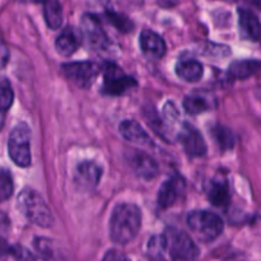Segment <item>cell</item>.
I'll return each instance as SVG.
<instances>
[{
	"mask_svg": "<svg viewBox=\"0 0 261 261\" xmlns=\"http://www.w3.org/2000/svg\"><path fill=\"white\" fill-rule=\"evenodd\" d=\"M142 226V212L137 205L122 203L115 206L110 219V236L117 245H126L137 237Z\"/></svg>",
	"mask_w": 261,
	"mask_h": 261,
	"instance_id": "obj_1",
	"label": "cell"
},
{
	"mask_svg": "<svg viewBox=\"0 0 261 261\" xmlns=\"http://www.w3.org/2000/svg\"><path fill=\"white\" fill-rule=\"evenodd\" d=\"M18 209L33 224L48 228L54 224V216L42 196L32 189H24L18 195Z\"/></svg>",
	"mask_w": 261,
	"mask_h": 261,
	"instance_id": "obj_2",
	"label": "cell"
},
{
	"mask_svg": "<svg viewBox=\"0 0 261 261\" xmlns=\"http://www.w3.org/2000/svg\"><path fill=\"white\" fill-rule=\"evenodd\" d=\"M188 226L196 239L203 242L214 241L223 232L221 217L208 211H195L189 214Z\"/></svg>",
	"mask_w": 261,
	"mask_h": 261,
	"instance_id": "obj_3",
	"label": "cell"
},
{
	"mask_svg": "<svg viewBox=\"0 0 261 261\" xmlns=\"http://www.w3.org/2000/svg\"><path fill=\"white\" fill-rule=\"evenodd\" d=\"M8 150L17 166L28 167L31 165V130L27 124L20 122L13 127L8 140Z\"/></svg>",
	"mask_w": 261,
	"mask_h": 261,
	"instance_id": "obj_4",
	"label": "cell"
},
{
	"mask_svg": "<svg viewBox=\"0 0 261 261\" xmlns=\"http://www.w3.org/2000/svg\"><path fill=\"white\" fill-rule=\"evenodd\" d=\"M163 237H165L167 252H170L171 256L175 259L193 261L200 254L196 244L186 232L171 227L166 229Z\"/></svg>",
	"mask_w": 261,
	"mask_h": 261,
	"instance_id": "obj_5",
	"label": "cell"
},
{
	"mask_svg": "<svg viewBox=\"0 0 261 261\" xmlns=\"http://www.w3.org/2000/svg\"><path fill=\"white\" fill-rule=\"evenodd\" d=\"M103 92L110 96H120L138 86L133 76L122 71L115 63H106L103 65Z\"/></svg>",
	"mask_w": 261,
	"mask_h": 261,
	"instance_id": "obj_6",
	"label": "cell"
},
{
	"mask_svg": "<svg viewBox=\"0 0 261 261\" xmlns=\"http://www.w3.org/2000/svg\"><path fill=\"white\" fill-rule=\"evenodd\" d=\"M61 71L66 79L82 89L91 88L98 75V66L92 61H74L61 66Z\"/></svg>",
	"mask_w": 261,
	"mask_h": 261,
	"instance_id": "obj_7",
	"label": "cell"
},
{
	"mask_svg": "<svg viewBox=\"0 0 261 261\" xmlns=\"http://www.w3.org/2000/svg\"><path fill=\"white\" fill-rule=\"evenodd\" d=\"M81 31L86 45L92 50H102L107 46V35L102 23L94 14L87 13L82 17Z\"/></svg>",
	"mask_w": 261,
	"mask_h": 261,
	"instance_id": "obj_8",
	"label": "cell"
},
{
	"mask_svg": "<svg viewBox=\"0 0 261 261\" xmlns=\"http://www.w3.org/2000/svg\"><path fill=\"white\" fill-rule=\"evenodd\" d=\"M180 142L189 157H200L206 153V143L203 135L190 124H184L180 133Z\"/></svg>",
	"mask_w": 261,
	"mask_h": 261,
	"instance_id": "obj_9",
	"label": "cell"
},
{
	"mask_svg": "<svg viewBox=\"0 0 261 261\" xmlns=\"http://www.w3.org/2000/svg\"><path fill=\"white\" fill-rule=\"evenodd\" d=\"M185 191V181L180 176H173L162 184L157 196V203L161 209H167L172 206L178 196Z\"/></svg>",
	"mask_w": 261,
	"mask_h": 261,
	"instance_id": "obj_10",
	"label": "cell"
},
{
	"mask_svg": "<svg viewBox=\"0 0 261 261\" xmlns=\"http://www.w3.org/2000/svg\"><path fill=\"white\" fill-rule=\"evenodd\" d=\"M102 170L96 162L92 161H83L76 166L75 182L79 188L84 190H92L96 188L101 178Z\"/></svg>",
	"mask_w": 261,
	"mask_h": 261,
	"instance_id": "obj_11",
	"label": "cell"
},
{
	"mask_svg": "<svg viewBox=\"0 0 261 261\" xmlns=\"http://www.w3.org/2000/svg\"><path fill=\"white\" fill-rule=\"evenodd\" d=\"M140 47L149 59H162L166 54V43L160 35L150 30H143L140 33Z\"/></svg>",
	"mask_w": 261,
	"mask_h": 261,
	"instance_id": "obj_12",
	"label": "cell"
},
{
	"mask_svg": "<svg viewBox=\"0 0 261 261\" xmlns=\"http://www.w3.org/2000/svg\"><path fill=\"white\" fill-rule=\"evenodd\" d=\"M129 163L133 171L139 177L145 180H152L158 175V165L150 155L142 152H135L129 157Z\"/></svg>",
	"mask_w": 261,
	"mask_h": 261,
	"instance_id": "obj_13",
	"label": "cell"
},
{
	"mask_svg": "<svg viewBox=\"0 0 261 261\" xmlns=\"http://www.w3.org/2000/svg\"><path fill=\"white\" fill-rule=\"evenodd\" d=\"M240 33L245 40L256 42L260 38V20L254 12L245 8L239 9Z\"/></svg>",
	"mask_w": 261,
	"mask_h": 261,
	"instance_id": "obj_14",
	"label": "cell"
},
{
	"mask_svg": "<svg viewBox=\"0 0 261 261\" xmlns=\"http://www.w3.org/2000/svg\"><path fill=\"white\" fill-rule=\"evenodd\" d=\"M205 194L216 206H226L231 200L228 184L223 178H212L205 184Z\"/></svg>",
	"mask_w": 261,
	"mask_h": 261,
	"instance_id": "obj_15",
	"label": "cell"
},
{
	"mask_svg": "<svg viewBox=\"0 0 261 261\" xmlns=\"http://www.w3.org/2000/svg\"><path fill=\"white\" fill-rule=\"evenodd\" d=\"M120 134L129 142L135 143V144L144 145V147H149L153 144L152 139L142 127L139 122L134 121V120H124L120 124Z\"/></svg>",
	"mask_w": 261,
	"mask_h": 261,
	"instance_id": "obj_16",
	"label": "cell"
},
{
	"mask_svg": "<svg viewBox=\"0 0 261 261\" xmlns=\"http://www.w3.org/2000/svg\"><path fill=\"white\" fill-rule=\"evenodd\" d=\"M56 51L60 54L61 56H71L76 50H78L79 46V40L76 33L74 32L73 28H66L63 32L59 35V37L56 38Z\"/></svg>",
	"mask_w": 261,
	"mask_h": 261,
	"instance_id": "obj_17",
	"label": "cell"
},
{
	"mask_svg": "<svg viewBox=\"0 0 261 261\" xmlns=\"http://www.w3.org/2000/svg\"><path fill=\"white\" fill-rule=\"evenodd\" d=\"M43 4L46 24L51 30H58L63 24V8L59 0H40Z\"/></svg>",
	"mask_w": 261,
	"mask_h": 261,
	"instance_id": "obj_18",
	"label": "cell"
},
{
	"mask_svg": "<svg viewBox=\"0 0 261 261\" xmlns=\"http://www.w3.org/2000/svg\"><path fill=\"white\" fill-rule=\"evenodd\" d=\"M203 65L196 60H182L176 65V74L185 82H198L203 76Z\"/></svg>",
	"mask_w": 261,
	"mask_h": 261,
	"instance_id": "obj_19",
	"label": "cell"
},
{
	"mask_svg": "<svg viewBox=\"0 0 261 261\" xmlns=\"http://www.w3.org/2000/svg\"><path fill=\"white\" fill-rule=\"evenodd\" d=\"M260 68V61L255 59L249 60H236L229 65L228 74L233 79H246L251 76Z\"/></svg>",
	"mask_w": 261,
	"mask_h": 261,
	"instance_id": "obj_20",
	"label": "cell"
},
{
	"mask_svg": "<svg viewBox=\"0 0 261 261\" xmlns=\"http://www.w3.org/2000/svg\"><path fill=\"white\" fill-rule=\"evenodd\" d=\"M148 256L153 261H165L166 255H167V249H166V241L163 234H154L152 239L148 241L147 246Z\"/></svg>",
	"mask_w": 261,
	"mask_h": 261,
	"instance_id": "obj_21",
	"label": "cell"
},
{
	"mask_svg": "<svg viewBox=\"0 0 261 261\" xmlns=\"http://www.w3.org/2000/svg\"><path fill=\"white\" fill-rule=\"evenodd\" d=\"M184 109L190 115H199L211 109V105L201 96H186L184 99Z\"/></svg>",
	"mask_w": 261,
	"mask_h": 261,
	"instance_id": "obj_22",
	"label": "cell"
},
{
	"mask_svg": "<svg viewBox=\"0 0 261 261\" xmlns=\"http://www.w3.org/2000/svg\"><path fill=\"white\" fill-rule=\"evenodd\" d=\"M14 101V93L10 82L5 76H0V112H5L10 109Z\"/></svg>",
	"mask_w": 261,
	"mask_h": 261,
	"instance_id": "obj_23",
	"label": "cell"
},
{
	"mask_svg": "<svg viewBox=\"0 0 261 261\" xmlns=\"http://www.w3.org/2000/svg\"><path fill=\"white\" fill-rule=\"evenodd\" d=\"M213 137L216 139L217 144L219 145V148H222L223 150L231 149L234 144V137L233 133L228 129V127L224 126H217L213 129Z\"/></svg>",
	"mask_w": 261,
	"mask_h": 261,
	"instance_id": "obj_24",
	"label": "cell"
},
{
	"mask_svg": "<svg viewBox=\"0 0 261 261\" xmlns=\"http://www.w3.org/2000/svg\"><path fill=\"white\" fill-rule=\"evenodd\" d=\"M13 178L8 170H0V203L9 199L13 194Z\"/></svg>",
	"mask_w": 261,
	"mask_h": 261,
	"instance_id": "obj_25",
	"label": "cell"
},
{
	"mask_svg": "<svg viewBox=\"0 0 261 261\" xmlns=\"http://www.w3.org/2000/svg\"><path fill=\"white\" fill-rule=\"evenodd\" d=\"M106 14L110 22H111L117 30L122 31V32H129V31H132L133 27H134L132 20H130L127 17H125V15L120 14V13L112 12V10H107Z\"/></svg>",
	"mask_w": 261,
	"mask_h": 261,
	"instance_id": "obj_26",
	"label": "cell"
},
{
	"mask_svg": "<svg viewBox=\"0 0 261 261\" xmlns=\"http://www.w3.org/2000/svg\"><path fill=\"white\" fill-rule=\"evenodd\" d=\"M8 254L12 255L15 259V261H36V257L33 256L32 252L28 251L27 249H24V247L20 246V245L9 247Z\"/></svg>",
	"mask_w": 261,
	"mask_h": 261,
	"instance_id": "obj_27",
	"label": "cell"
},
{
	"mask_svg": "<svg viewBox=\"0 0 261 261\" xmlns=\"http://www.w3.org/2000/svg\"><path fill=\"white\" fill-rule=\"evenodd\" d=\"M102 261H130V259L117 250H110L109 252H106Z\"/></svg>",
	"mask_w": 261,
	"mask_h": 261,
	"instance_id": "obj_28",
	"label": "cell"
},
{
	"mask_svg": "<svg viewBox=\"0 0 261 261\" xmlns=\"http://www.w3.org/2000/svg\"><path fill=\"white\" fill-rule=\"evenodd\" d=\"M8 60H9V50H8L7 45L0 38V69L7 65Z\"/></svg>",
	"mask_w": 261,
	"mask_h": 261,
	"instance_id": "obj_29",
	"label": "cell"
},
{
	"mask_svg": "<svg viewBox=\"0 0 261 261\" xmlns=\"http://www.w3.org/2000/svg\"><path fill=\"white\" fill-rule=\"evenodd\" d=\"M8 251H9V246H8L7 242L0 237V255L8 254Z\"/></svg>",
	"mask_w": 261,
	"mask_h": 261,
	"instance_id": "obj_30",
	"label": "cell"
},
{
	"mask_svg": "<svg viewBox=\"0 0 261 261\" xmlns=\"http://www.w3.org/2000/svg\"><path fill=\"white\" fill-rule=\"evenodd\" d=\"M17 2H40V0H17Z\"/></svg>",
	"mask_w": 261,
	"mask_h": 261,
	"instance_id": "obj_31",
	"label": "cell"
}]
</instances>
